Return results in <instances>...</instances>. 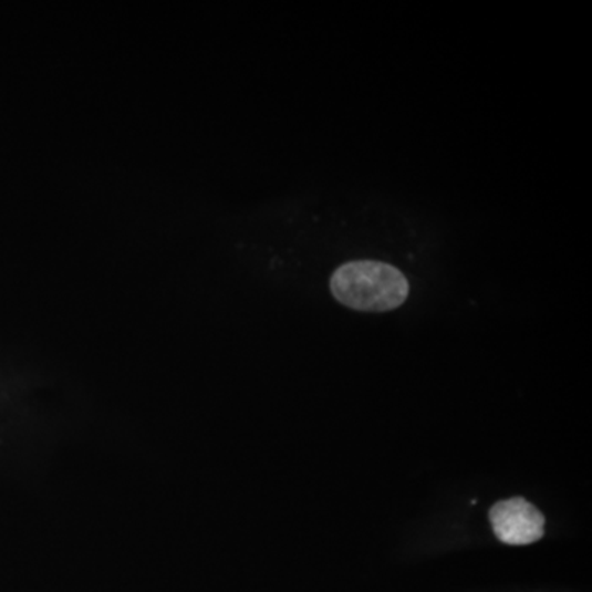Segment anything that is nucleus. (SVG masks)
Instances as JSON below:
<instances>
[{
  "label": "nucleus",
  "mask_w": 592,
  "mask_h": 592,
  "mask_svg": "<svg viewBox=\"0 0 592 592\" xmlns=\"http://www.w3.org/2000/svg\"><path fill=\"white\" fill-rule=\"evenodd\" d=\"M494 534L512 547L532 544L543 538L544 517L523 497L500 500L489 512Z\"/></svg>",
  "instance_id": "2"
},
{
  "label": "nucleus",
  "mask_w": 592,
  "mask_h": 592,
  "mask_svg": "<svg viewBox=\"0 0 592 592\" xmlns=\"http://www.w3.org/2000/svg\"><path fill=\"white\" fill-rule=\"evenodd\" d=\"M331 293L344 307L384 313L402 307L411 293L407 277L378 260H353L334 270Z\"/></svg>",
  "instance_id": "1"
}]
</instances>
